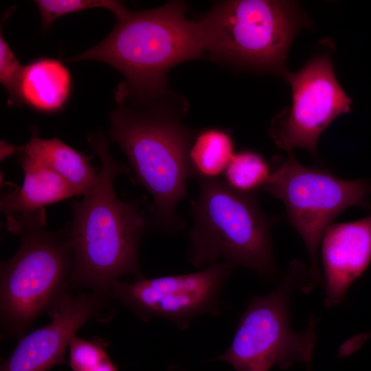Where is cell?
<instances>
[{"mask_svg":"<svg viewBox=\"0 0 371 371\" xmlns=\"http://www.w3.org/2000/svg\"><path fill=\"white\" fill-rule=\"evenodd\" d=\"M117 103L109 115V136L125 154L135 181L153 197L150 224L176 233L184 227L177 206L188 199V153L196 134L183 122L189 104L168 87Z\"/></svg>","mask_w":371,"mask_h":371,"instance_id":"1","label":"cell"},{"mask_svg":"<svg viewBox=\"0 0 371 371\" xmlns=\"http://www.w3.org/2000/svg\"><path fill=\"white\" fill-rule=\"evenodd\" d=\"M87 140L100 168L93 189L71 203L72 220L64 227L71 254L69 282L111 297V286L120 277H144L139 248L147 222L139 201L115 194V180L130 172L128 166L112 157L102 133H91Z\"/></svg>","mask_w":371,"mask_h":371,"instance_id":"2","label":"cell"},{"mask_svg":"<svg viewBox=\"0 0 371 371\" xmlns=\"http://www.w3.org/2000/svg\"><path fill=\"white\" fill-rule=\"evenodd\" d=\"M187 10L179 1L130 10L102 41L65 61L95 60L115 68L124 77L117 94L153 93L168 86L170 69L205 54L199 21H190Z\"/></svg>","mask_w":371,"mask_h":371,"instance_id":"3","label":"cell"},{"mask_svg":"<svg viewBox=\"0 0 371 371\" xmlns=\"http://www.w3.org/2000/svg\"><path fill=\"white\" fill-rule=\"evenodd\" d=\"M197 181L199 195L190 201V263L201 268L221 258L233 268L271 279L276 273L271 234L274 218L262 210L256 194L237 192L218 179Z\"/></svg>","mask_w":371,"mask_h":371,"instance_id":"4","label":"cell"},{"mask_svg":"<svg viewBox=\"0 0 371 371\" xmlns=\"http://www.w3.org/2000/svg\"><path fill=\"white\" fill-rule=\"evenodd\" d=\"M199 23L212 60L282 75L295 35L308 25L295 3L273 0L220 1Z\"/></svg>","mask_w":371,"mask_h":371,"instance_id":"5","label":"cell"},{"mask_svg":"<svg viewBox=\"0 0 371 371\" xmlns=\"http://www.w3.org/2000/svg\"><path fill=\"white\" fill-rule=\"evenodd\" d=\"M45 227L37 223L18 225L13 234L21 236L20 247L1 263V325L19 339L71 286V254L65 231L51 233Z\"/></svg>","mask_w":371,"mask_h":371,"instance_id":"6","label":"cell"},{"mask_svg":"<svg viewBox=\"0 0 371 371\" xmlns=\"http://www.w3.org/2000/svg\"><path fill=\"white\" fill-rule=\"evenodd\" d=\"M308 279L305 265L293 260L274 291L251 298L229 347L214 359L236 371H269L273 366L285 370L295 362L311 363L317 319L311 315L307 328L296 333L290 326L289 311L292 293L296 288L306 293Z\"/></svg>","mask_w":371,"mask_h":371,"instance_id":"7","label":"cell"},{"mask_svg":"<svg viewBox=\"0 0 371 371\" xmlns=\"http://www.w3.org/2000/svg\"><path fill=\"white\" fill-rule=\"evenodd\" d=\"M272 163L262 190L284 203L289 221L305 244L311 291L322 281L318 247L324 231L347 208L370 207L371 181L343 179L326 169L305 166L292 153L274 157Z\"/></svg>","mask_w":371,"mask_h":371,"instance_id":"8","label":"cell"},{"mask_svg":"<svg viewBox=\"0 0 371 371\" xmlns=\"http://www.w3.org/2000/svg\"><path fill=\"white\" fill-rule=\"evenodd\" d=\"M233 269L216 262L192 273L117 280L109 294L144 322L161 318L184 330L199 316L221 314V293Z\"/></svg>","mask_w":371,"mask_h":371,"instance_id":"9","label":"cell"},{"mask_svg":"<svg viewBox=\"0 0 371 371\" xmlns=\"http://www.w3.org/2000/svg\"><path fill=\"white\" fill-rule=\"evenodd\" d=\"M282 76L291 89V104L273 117L269 135L287 153L302 148L317 157L321 134L350 111L352 100L338 82L328 54H317L297 72Z\"/></svg>","mask_w":371,"mask_h":371,"instance_id":"10","label":"cell"},{"mask_svg":"<svg viewBox=\"0 0 371 371\" xmlns=\"http://www.w3.org/2000/svg\"><path fill=\"white\" fill-rule=\"evenodd\" d=\"M85 290L71 285L47 312L50 322L21 337L1 371H48L65 363L70 339L81 326L111 319L112 299Z\"/></svg>","mask_w":371,"mask_h":371,"instance_id":"11","label":"cell"},{"mask_svg":"<svg viewBox=\"0 0 371 371\" xmlns=\"http://www.w3.org/2000/svg\"><path fill=\"white\" fill-rule=\"evenodd\" d=\"M321 255L324 303H340L350 284L371 262V215L349 223H333L324 232Z\"/></svg>","mask_w":371,"mask_h":371,"instance_id":"12","label":"cell"},{"mask_svg":"<svg viewBox=\"0 0 371 371\" xmlns=\"http://www.w3.org/2000/svg\"><path fill=\"white\" fill-rule=\"evenodd\" d=\"M17 154L23 172V184L2 195L0 202L7 229L25 222L47 223L45 206L79 196L56 172L24 153Z\"/></svg>","mask_w":371,"mask_h":371,"instance_id":"13","label":"cell"},{"mask_svg":"<svg viewBox=\"0 0 371 371\" xmlns=\"http://www.w3.org/2000/svg\"><path fill=\"white\" fill-rule=\"evenodd\" d=\"M15 153H24L56 172L79 196L87 194L97 181L99 168L92 166L93 156L76 150L58 138L40 137L36 126L28 142L16 147Z\"/></svg>","mask_w":371,"mask_h":371,"instance_id":"14","label":"cell"},{"mask_svg":"<svg viewBox=\"0 0 371 371\" xmlns=\"http://www.w3.org/2000/svg\"><path fill=\"white\" fill-rule=\"evenodd\" d=\"M71 91V76L60 60L37 58L25 65L19 85L21 103L45 113L63 109Z\"/></svg>","mask_w":371,"mask_h":371,"instance_id":"15","label":"cell"},{"mask_svg":"<svg viewBox=\"0 0 371 371\" xmlns=\"http://www.w3.org/2000/svg\"><path fill=\"white\" fill-rule=\"evenodd\" d=\"M234 154V141L224 130L207 128L196 133L188 153L191 178L218 179Z\"/></svg>","mask_w":371,"mask_h":371,"instance_id":"16","label":"cell"},{"mask_svg":"<svg viewBox=\"0 0 371 371\" xmlns=\"http://www.w3.org/2000/svg\"><path fill=\"white\" fill-rule=\"evenodd\" d=\"M271 172V167L262 156L245 150L234 154L223 177L224 182L234 190L256 194L262 190Z\"/></svg>","mask_w":371,"mask_h":371,"instance_id":"17","label":"cell"},{"mask_svg":"<svg viewBox=\"0 0 371 371\" xmlns=\"http://www.w3.org/2000/svg\"><path fill=\"white\" fill-rule=\"evenodd\" d=\"M34 3L44 30L62 16L85 10L106 9L112 12L117 19L125 17L130 12L123 2L114 0H36Z\"/></svg>","mask_w":371,"mask_h":371,"instance_id":"18","label":"cell"},{"mask_svg":"<svg viewBox=\"0 0 371 371\" xmlns=\"http://www.w3.org/2000/svg\"><path fill=\"white\" fill-rule=\"evenodd\" d=\"M101 340L73 336L69 344L68 364L72 371H119Z\"/></svg>","mask_w":371,"mask_h":371,"instance_id":"19","label":"cell"},{"mask_svg":"<svg viewBox=\"0 0 371 371\" xmlns=\"http://www.w3.org/2000/svg\"><path fill=\"white\" fill-rule=\"evenodd\" d=\"M25 66L21 64L2 32L0 36V82L8 92L9 102L20 104L19 85Z\"/></svg>","mask_w":371,"mask_h":371,"instance_id":"20","label":"cell"},{"mask_svg":"<svg viewBox=\"0 0 371 371\" xmlns=\"http://www.w3.org/2000/svg\"><path fill=\"white\" fill-rule=\"evenodd\" d=\"M16 152V147L5 144V142H3V145L1 146V159H4L8 156L11 155Z\"/></svg>","mask_w":371,"mask_h":371,"instance_id":"21","label":"cell"},{"mask_svg":"<svg viewBox=\"0 0 371 371\" xmlns=\"http://www.w3.org/2000/svg\"><path fill=\"white\" fill-rule=\"evenodd\" d=\"M308 364V371H311V363H307Z\"/></svg>","mask_w":371,"mask_h":371,"instance_id":"22","label":"cell"},{"mask_svg":"<svg viewBox=\"0 0 371 371\" xmlns=\"http://www.w3.org/2000/svg\"><path fill=\"white\" fill-rule=\"evenodd\" d=\"M173 371H180L179 369H177V368H172Z\"/></svg>","mask_w":371,"mask_h":371,"instance_id":"23","label":"cell"}]
</instances>
